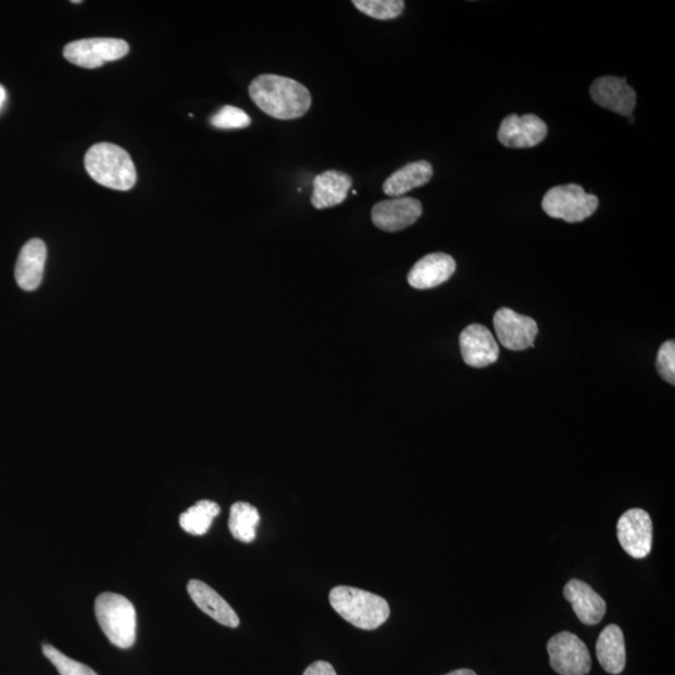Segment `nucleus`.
I'll return each mask as SVG.
<instances>
[{
	"instance_id": "obj_1",
	"label": "nucleus",
	"mask_w": 675,
	"mask_h": 675,
	"mask_svg": "<svg viewBox=\"0 0 675 675\" xmlns=\"http://www.w3.org/2000/svg\"><path fill=\"white\" fill-rule=\"evenodd\" d=\"M249 95L262 112L280 120L303 117L312 105L305 85L277 74L258 75L249 85Z\"/></svg>"
},
{
	"instance_id": "obj_2",
	"label": "nucleus",
	"mask_w": 675,
	"mask_h": 675,
	"mask_svg": "<svg viewBox=\"0 0 675 675\" xmlns=\"http://www.w3.org/2000/svg\"><path fill=\"white\" fill-rule=\"evenodd\" d=\"M85 169L95 182L114 190L132 189L137 169L127 150L112 143H98L84 157Z\"/></svg>"
},
{
	"instance_id": "obj_3",
	"label": "nucleus",
	"mask_w": 675,
	"mask_h": 675,
	"mask_svg": "<svg viewBox=\"0 0 675 675\" xmlns=\"http://www.w3.org/2000/svg\"><path fill=\"white\" fill-rule=\"evenodd\" d=\"M329 602L340 617L363 630H374L387 622V600L367 590L339 585L330 590Z\"/></svg>"
},
{
	"instance_id": "obj_4",
	"label": "nucleus",
	"mask_w": 675,
	"mask_h": 675,
	"mask_svg": "<svg viewBox=\"0 0 675 675\" xmlns=\"http://www.w3.org/2000/svg\"><path fill=\"white\" fill-rule=\"evenodd\" d=\"M95 617L100 628L115 647H133L137 638V612L123 595L103 593L95 599Z\"/></svg>"
},
{
	"instance_id": "obj_5",
	"label": "nucleus",
	"mask_w": 675,
	"mask_h": 675,
	"mask_svg": "<svg viewBox=\"0 0 675 675\" xmlns=\"http://www.w3.org/2000/svg\"><path fill=\"white\" fill-rule=\"evenodd\" d=\"M599 200L578 184L558 185L544 195L542 207L549 217L568 223L583 222L597 210Z\"/></svg>"
},
{
	"instance_id": "obj_6",
	"label": "nucleus",
	"mask_w": 675,
	"mask_h": 675,
	"mask_svg": "<svg viewBox=\"0 0 675 675\" xmlns=\"http://www.w3.org/2000/svg\"><path fill=\"white\" fill-rule=\"evenodd\" d=\"M129 53V44L122 39L90 38L65 45L64 58L80 68L94 69L115 62Z\"/></svg>"
},
{
	"instance_id": "obj_7",
	"label": "nucleus",
	"mask_w": 675,
	"mask_h": 675,
	"mask_svg": "<svg viewBox=\"0 0 675 675\" xmlns=\"http://www.w3.org/2000/svg\"><path fill=\"white\" fill-rule=\"evenodd\" d=\"M549 663L560 675H587L592 668L587 645L570 632L555 634L549 639Z\"/></svg>"
},
{
	"instance_id": "obj_8",
	"label": "nucleus",
	"mask_w": 675,
	"mask_h": 675,
	"mask_svg": "<svg viewBox=\"0 0 675 675\" xmlns=\"http://www.w3.org/2000/svg\"><path fill=\"white\" fill-rule=\"evenodd\" d=\"M617 533L620 545L630 557H648L653 544V523L645 510H627L618 520Z\"/></svg>"
},
{
	"instance_id": "obj_9",
	"label": "nucleus",
	"mask_w": 675,
	"mask_h": 675,
	"mask_svg": "<svg viewBox=\"0 0 675 675\" xmlns=\"http://www.w3.org/2000/svg\"><path fill=\"white\" fill-rule=\"evenodd\" d=\"M495 333L503 347L510 350H525L533 347L538 334L534 319L515 313L509 308H500L493 319Z\"/></svg>"
},
{
	"instance_id": "obj_10",
	"label": "nucleus",
	"mask_w": 675,
	"mask_h": 675,
	"mask_svg": "<svg viewBox=\"0 0 675 675\" xmlns=\"http://www.w3.org/2000/svg\"><path fill=\"white\" fill-rule=\"evenodd\" d=\"M547 124L534 114H510L500 123L499 142L507 148H533L547 137Z\"/></svg>"
},
{
	"instance_id": "obj_11",
	"label": "nucleus",
	"mask_w": 675,
	"mask_h": 675,
	"mask_svg": "<svg viewBox=\"0 0 675 675\" xmlns=\"http://www.w3.org/2000/svg\"><path fill=\"white\" fill-rule=\"evenodd\" d=\"M422 213V203L418 199L399 197L375 204L372 220L375 227L393 233L413 225Z\"/></svg>"
},
{
	"instance_id": "obj_12",
	"label": "nucleus",
	"mask_w": 675,
	"mask_h": 675,
	"mask_svg": "<svg viewBox=\"0 0 675 675\" xmlns=\"http://www.w3.org/2000/svg\"><path fill=\"white\" fill-rule=\"evenodd\" d=\"M460 352L465 364L473 368H484L497 362L499 345L484 325H468L459 337Z\"/></svg>"
},
{
	"instance_id": "obj_13",
	"label": "nucleus",
	"mask_w": 675,
	"mask_h": 675,
	"mask_svg": "<svg viewBox=\"0 0 675 675\" xmlns=\"http://www.w3.org/2000/svg\"><path fill=\"white\" fill-rule=\"evenodd\" d=\"M590 95L595 103L614 113L629 117L632 115L637 94L625 78L602 77L590 87Z\"/></svg>"
},
{
	"instance_id": "obj_14",
	"label": "nucleus",
	"mask_w": 675,
	"mask_h": 675,
	"mask_svg": "<svg viewBox=\"0 0 675 675\" xmlns=\"http://www.w3.org/2000/svg\"><path fill=\"white\" fill-rule=\"evenodd\" d=\"M45 262H47V245L42 239H30L20 250L15 264V280L25 292H33L42 283Z\"/></svg>"
},
{
	"instance_id": "obj_15",
	"label": "nucleus",
	"mask_w": 675,
	"mask_h": 675,
	"mask_svg": "<svg viewBox=\"0 0 675 675\" xmlns=\"http://www.w3.org/2000/svg\"><path fill=\"white\" fill-rule=\"evenodd\" d=\"M455 269H457V264L450 255L428 254L414 264L408 274V283L415 289H432L447 282Z\"/></svg>"
},
{
	"instance_id": "obj_16",
	"label": "nucleus",
	"mask_w": 675,
	"mask_h": 675,
	"mask_svg": "<svg viewBox=\"0 0 675 675\" xmlns=\"http://www.w3.org/2000/svg\"><path fill=\"white\" fill-rule=\"evenodd\" d=\"M564 597L573 605L575 614L584 624H598L607 612L604 599L582 580L570 579L564 587Z\"/></svg>"
},
{
	"instance_id": "obj_17",
	"label": "nucleus",
	"mask_w": 675,
	"mask_h": 675,
	"mask_svg": "<svg viewBox=\"0 0 675 675\" xmlns=\"http://www.w3.org/2000/svg\"><path fill=\"white\" fill-rule=\"evenodd\" d=\"M353 179L339 170H327L313 180L312 204L315 209L333 208L347 199Z\"/></svg>"
},
{
	"instance_id": "obj_18",
	"label": "nucleus",
	"mask_w": 675,
	"mask_h": 675,
	"mask_svg": "<svg viewBox=\"0 0 675 675\" xmlns=\"http://www.w3.org/2000/svg\"><path fill=\"white\" fill-rule=\"evenodd\" d=\"M188 593L193 602L202 609L205 614L217 620L218 623L229 628H237L240 620L234 609L230 607L227 600L210 588L208 584L200 582L198 579H192L188 583Z\"/></svg>"
},
{
	"instance_id": "obj_19",
	"label": "nucleus",
	"mask_w": 675,
	"mask_h": 675,
	"mask_svg": "<svg viewBox=\"0 0 675 675\" xmlns=\"http://www.w3.org/2000/svg\"><path fill=\"white\" fill-rule=\"evenodd\" d=\"M597 658L605 672L609 674H620L627 663V653H625V640L622 629L618 625L610 624L600 633L597 640Z\"/></svg>"
},
{
	"instance_id": "obj_20",
	"label": "nucleus",
	"mask_w": 675,
	"mask_h": 675,
	"mask_svg": "<svg viewBox=\"0 0 675 675\" xmlns=\"http://www.w3.org/2000/svg\"><path fill=\"white\" fill-rule=\"evenodd\" d=\"M432 177V164L427 160H418V162L404 165L403 168L390 175L383 184V192L389 197L399 198L400 195H404L410 190L423 187Z\"/></svg>"
},
{
	"instance_id": "obj_21",
	"label": "nucleus",
	"mask_w": 675,
	"mask_h": 675,
	"mask_svg": "<svg viewBox=\"0 0 675 675\" xmlns=\"http://www.w3.org/2000/svg\"><path fill=\"white\" fill-rule=\"evenodd\" d=\"M260 522L258 509L254 505L238 502L232 505L229 515V530L233 537L243 543H252L257 537Z\"/></svg>"
},
{
	"instance_id": "obj_22",
	"label": "nucleus",
	"mask_w": 675,
	"mask_h": 675,
	"mask_svg": "<svg viewBox=\"0 0 675 675\" xmlns=\"http://www.w3.org/2000/svg\"><path fill=\"white\" fill-rule=\"evenodd\" d=\"M219 513L220 507L217 503L207 499L199 500L180 515L179 524L189 534L204 535Z\"/></svg>"
},
{
	"instance_id": "obj_23",
	"label": "nucleus",
	"mask_w": 675,
	"mask_h": 675,
	"mask_svg": "<svg viewBox=\"0 0 675 675\" xmlns=\"http://www.w3.org/2000/svg\"><path fill=\"white\" fill-rule=\"evenodd\" d=\"M355 8L370 18L390 20L403 13V0H354Z\"/></svg>"
},
{
	"instance_id": "obj_24",
	"label": "nucleus",
	"mask_w": 675,
	"mask_h": 675,
	"mask_svg": "<svg viewBox=\"0 0 675 675\" xmlns=\"http://www.w3.org/2000/svg\"><path fill=\"white\" fill-rule=\"evenodd\" d=\"M43 654L57 668L60 675H98L88 665L67 657L60 650L54 648L53 645L44 644Z\"/></svg>"
},
{
	"instance_id": "obj_25",
	"label": "nucleus",
	"mask_w": 675,
	"mask_h": 675,
	"mask_svg": "<svg viewBox=\"0 0 675 675\" xmlns=\"http://www.w3.org/2000/svg\"><path fill=\"white\" fill-rule=\"evenodd\" d=\"M250 123L252 119L249 115L233 105H224L210 118V124L218 129H243L249 127Z\"/></svg>"
},
{
	"instance_id": "obj_26",
	"label": "nucleus",
	"mask_w": 675,
	"mask_h": 675,
	"mask_svg": "<svg viewBox=\"0 0 675 675\" xmlns=\"http://www.w3.org/2000/svg\"><path fill=\"white\" fill-rule=\"evenodd\" d=\"M657 370L665 382L675 384V343L668 340L659 348Z\"/></svg>"
},
{
	"instance_id": "obj_27",
	"label": "nucleus",
	"mask_w": 675,
	"mask_h": 675,
	"mask_svg": "<svg viewBox=\"0 0 675 675\" xmlns=\"http://www.w3.org/2000/svg\"><path fill=\"white\" fill-rule=\"evenodd\" d=\"M303 675H338L332 664L318 660L304 670Z\"/></svg>"
},
{
	"instance_id": "obj_28",
	"label": "nucleus",
	"mask_w": 675,
	"mask_h": 675,
	"mask_svg": "<svg viewBox=\"0 0 675 675\" xmlns=\"http://www.w3.org/2000/svg\"><path fill=\"white\" fill-rule=\"evenodd\" d=\"M445 675H477L472 669H457Z\"/></svg>"
},
{
	"instance_id": "obj_29",
	"label": "nucleus",
	"mask_w": 675,
	"mask_h": 675,
	"mask_svg": "<svg viewBox=\"0 0 675 675\" xmlns=\"http://www.w3.org/2000/svg\"><path fill=\"white\" fill-rule=\"evenodd\" d=\"M5 100H7V92H5L3 85H0V110H2Z\"/></svg>"
},
{
	"instance_id": "obj_30",
	"label": "nucleus",
	"mask_w": 675,
	"mask_h": 675,
	"mask_svg": "<svg viewBox=\"0 0 675 675\" xmlns=\"http://www.w3.org/2000/svg\"><path fill=\"white\" fill-rule=\"evenodd\" d=\"M628 120L629 123H634V118L632 117V115H629Z\"/></svg>"
}]
</instances>
